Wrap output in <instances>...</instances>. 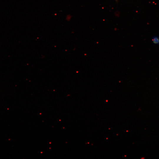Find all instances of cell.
Masks as SVG:
<instances>
[{"instance_id":"6da1fadb","label":"cell","mask_w":159,"mask_h":159,"mask_svg":"<svg viewBox=\"0 0 159 159\" xmlns=\"http://www.w3.org/2000/svg\"><path fill=\"white\" fill-rule=\"evenodd\" d=\"M153 41L155 43H158L159 42V39L157 37H155L153 38Z\"/></svg>"}]
</instances>
